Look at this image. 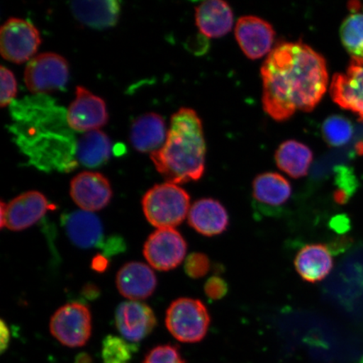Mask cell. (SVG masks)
I'll return each instance as SVG.
<instances>
[{
  "label": "cell",
  "instance_id": "ffe728a7",
  "mask_svg": "<svg viewBox=\"0 0 363 363\" xmlns=\"http://www.w3.org/2000/svg\"><path fill=\"white\" fill-rule=\"evenodd\" d=\"M295 269L306 282L325 279L333 270V258L324 244H308L301 248L294 260Z\"/></svg>",
  "mask_w": 363,
  "mask_h": 363
},
{
  "label": "cell",
  "instance_id": "e575fe53",
  "mask_svg": "<svg viewBox=\"0 0 363 363\" xmlns=\"http://www.w3.org/2000/svg\"><path fill=\"white\" fill-rule=\"evenodd\" d=\"M84 292H86V297L89 298H94L99 294V290L94 285H87L84 289Z\"/></svg>",
  "mask_w": 363,
  "mask_h": 363
},
{
  "label": "cell",
  "instance_id": "d6a6232c",
  "mask_svg": "<svg viewBox=\"0 0 363 363\" xmlns=\"http://www.w3.org/2000/svg\"><path fill=\"white\" fill-rule=\"evenodd\" d=\"M10 330H9L6 322L2 320L1 323H0V352L1 353L7 350L9 344H10Z\"/></svg>",
  "mask_w": 363,
  "mask_h": 363
},
{
  "label": "cell",
  "instance_id": "5bb4252c",
  "mask_svg": "<svg viewBox=\"0 0 363 363\" xmlns=\"http://www.w3.org/2000/svg\"><path fill=\"white\" fill-rule=\"evenodd\" d=\"M51 208L45 195L29 191L19 195L6 204V226L13 231L29 228L38 222Z\"/></svg>",
  "mask_w": 363,
  "mask_h": 363
},
{
  "label": "cell",
  "instance_id": "2e32d148",
  "mask_svg": "<svg viewBox=\"0 0 363 363\" xmlns=\"http://www.w3.org/2000/svg\"><path fill=\"white\" fill-rule=\"evenodd\" d=\"M68 238L75 246L101 248L104 242L102 222L93 212L77 211L62 217Z\"/></svg>",
  "mask_w": 363,
  "mask_h": 363
},
{
  "label": "cell",
  "instance_id": "9c48e42d",
  "mask_svg": "<svg viewBox=\"0 0 363 363\" xmlns=\"http://www.w3.org/2000/svg\"><path fill=\"white\" fill-rule=\"evenodd\" d=\"M108 119L106 102L89 90L78 86L76 97L67 111V123L76 133H86L98 130Z\"/></svg>",
  "mask_w": 363,
  "mask_h": 363
},
{
  "label": "cell",
  "instance_id": "ac0fdd59",
  "mask_svg": "<svg viewBox=\"0 0 363 363\" xmlns=\"http://www.w3.org/2000/svg\"><path fill=\"white\" fill-rule=\"evenodd\" d=\"M195 20L201 33L211 38L229 33L233 26V12L229 4L221 0L203 2L195 9Z\"/></svg>",
  "mask_w": 363,
  "mask_h": 363
},
{
  "label": "cell",
  "instance_id": "277c9868",
  "mask_svg": "<svg viewBox=\"0 0 363 363\" xmlns=\"http://www.w3.org/2000/svg\"><path fill=\"white\" fill-rule=\"evenodd\" d=\"M165 322L175 339L184 343H196L206 337L211 315L199 299L180 298L167 308Z\"/></svg>",
  "mask_w": 363,
  "mask_h": 363
},
{
  "label": "cell",
  "instance_id": "f546056e",
  "mask_svg": "<svg viewBox=\"0 0 363 363\" xmlns=\"http://www.w3.org/2000/svg\"><path fill=\"white\" fill-rule=\"evenodd\" d=\"M0 78H1L0 106L4 108L10 106L13 101V99L16 97L17 82L15 74L4 66L0 68Z\"/></svg>",
  "mask_w": 363,
  "mask_h": 363
},
{
  "label": "cell",
  "instance_id": "d4e9b609",
  "mask_svg": "<svg viewBox=\"0 0 363 363\" xmlns=\"http://www.w3.org/2000/svg\"><path fill=\"white\" fill-rule=\"evenodd\" d=\"M340 36L352 57L363 59V13L349 15L340 26Z\"/></svg>",
  "mask_w": 363,
  "mask_h": 363
},
{
  "label": "cell",
  "instance_id": "8d00e7d4",
  "mask_svg": "<svg viewBox=\"0 0 363 363\" xmlns=\"http://www.w3.org/2000/svg\"><path fill=\"white\" fill-rule=\"evenodd\" d=\"M6 203L1 201V206H0V211H1V220H0V228L3 229L6 226Z\"/></svg>",
  "mask_w": 363,
  "mask_h": 363
},
{
  "label": "cell",
  "instance_id": "1f68e13d",
  "mask_svg": "<svg viewBox=\"0 0 363 363\" xmlns=\"http://www.w3.org/2000/svg\"><path fill=\"white\" fill-rule=\"evenodd\" d=\"M101 249L103 252V256L111 257L116 255L125 250V243L124 240L119 235H113L104 240Z\"/></svg>",
  "mask_w": 363,
  "mask_h": 363
},
{
  "label": "cell",
  "instance_id": "ba28073f",
  "mask_svg": "<svg viewBox=\"0 0 363 363\" xmlns=\"http://www.w3.org/2000/svg\"><path fill=\"white\" fill-rule=\"evenodd\" d=\"M187 243L174 228L157 229L144 245L143 254L150 266L159 271L176 269L184 261Z\"/></svg>",
  "mask_w": 363,
  "mask_h": 363
},
{
  "label": "cell",
  "instance_id": "4dcf8cb0",
  "mask_svg": "<svg viewBox=\"0 0 363 363\" xmlns=\"http://www.w3.org/2000/svg\"><path fill=\"white\" fill-rule=\"evenodd\" d=\"M229 286L225 280L219 276H212L204 284V293L213 301H219L228 293Z\"/></svg>",
  "mask_w": 363,
  "mask_h": 363
},
{
  "label": "cell",
  "instance_id": "52a82bcc",
  "mask_svg": "<svg viewBox=\"0 0 363 363\" xmlns=\"http://www.w3.org/2000/svg\"><path fill=\"white\" fill-rule=\"evenodd\" d=\"M69 67L65 57L57 53L45 52L34 57L27 65L24 81L33 94H44L65 87Z\"/></svg>",
  "mask_w": 363,
  "mask_h": 363
},
{
  "label": "cell",
  "instance_id": "836d02e7",
  "mask_svg": "<svg viewBox=\"0 0 363 363\" xmlns=\"http://www.w3.org/2000/svg\"><path fill=\"white\" fill-rule=\"evenodd\" d=\"M108 264V258L101 255L94 258L92 267L95 271L104 272L107 269Z\"/></svg>",
  "mask_w": 363,
  "mask_h": 363
},
{
  "label": "cell",
  "instance_id": "603a6c76",
  "mask_svg": "<svg viewBox=\"0 0 363 363\" xmlns=\"http://www.w3.org/2000/svg\"><path fill=\"white\" fill-rule=\"evenodd\" d=\"M252 194L257 202L277 207L289 201L292 194V187L284 176L277 172H265L254 179Z\"/></svg>",
  "mask_w": 363,
  "mask_h": 363
},
{
  "label": "cell",
  "instance_id": "8992f818",
  "mask_svg": "<svg viewBox=\"0 0 363 363\" xmlns=\"http://www.w3.org/2000/svg\"><path fill=\"white\" fill-rule=\"evenodd\" d=\"M50 331L66 347H84L92 333L89 308L79 303H71L58 308L50 321Z\"/></svg>",
  "mask_w": 363,
  "mask_h": 363
},
{
  "label": "cell",
  "instance_id": "4fadbf2b",
  "mask_svg": "<svg viewBox=\"0 0 363 363\" xmlns=\"http://www.w3.org/2000/svg\"><path fill=\"white\" fill-rule=\"evenodd\" d=\"M116 325L127 342H138L151 334L157 319L146 303L130 301L121 303L116 308Z\"/></svg>",
  "mask_w": 363,
  "mask_h": 363
},
{
  "label": "cell",
  "instance_id": "4316f807",
  "mask_svg": "<svg viewBox=\"0 0 363 363\" xmlns=\"http://www.w3.org/2000/svg\"><path fill=\"white\" fill-rule=\"evenodd\" d=\"M138 350L134 344L108 335L104 338L102 348L103 363H130L133 353Z\"/></svg>",
  "mask_w": 363,
  "mask_h": 363
},
{
  "label": "cell",
  "instance_id": "7a4b0ae2",
  "mask_svg": "<svg viewBox=\"0 0 363 363\" xmlns=\"http://www.w3.org/2000/svg\"><path fill=\"white\" fill-rule=\"evenodd\" d=\"M206 154L201 119L192 108H182L171 118L164 145L150 157L167 183L182 184L202 178Z\"/></svg>",
  "mask_w": 363,
  "mask_h": 363
},
{
  "label": "cell",
  "instance_id": "9a60e30c",
  "mask_svg": "<svg viewBox=\"0 0 363 363\" xmlns=\"http://www.w3.org/2000/svg\"><path fill=\"white\" fill-rule=\"evenodd\" d=\"M157 277L148 265L143 262L126 263L118 272L116 286L124 297L131 301L151 296L157 288Z\"/></svg>",
  "mask_w": 363,
  "mask_h": 363
},
{
  "label": "cell",
  "instance_id": "6da1fadb",
  "mask_svg": "<svg viewBox=\"0 0 363 363\" xmlns=\"http://www.w3.org/2000/svg\"><path fill=\"white\" fill-rule=\"evenodd\" d=\"M261 74L263 108L277 121L288 120L296 111L314 110L328 87L325 58L301 42L277 45Z\"/></svg>",
  "mask_w": 363,
  "mask_h": 363
},
{
  "label": "cell",
  "instance_id": "d590c367",
  "mask_svg": "<svg viewBox=\"0 0 363 363\" xmlns=\"http://www.w3.org/2000/svg\"><path fill=\"white\" fill-rule=\"evenodd\" d=\"M74 363H93V360L89 354L82 352L76 357Z\"/></svg>",
  "mask_w": 363,
  "mask_h": 363
},
{
  "label": "cell",
  "instance_id": "5b68a950",
  "mask_svg": "<svg viewBox=\"0 0 363 363\" xmlns=\"http://www.w3.org/2000/svg\"><path fill=\"white\" fill-rule=\"evenodd\" d=\"M42 39L36 27L20 18H11L0 30V52L6 60L21 65L38 52Z\"/></svg>",
  "mask_w": 363,
  "mask_h": 363
},
{
  "label": "cell",
  "instance_id": "e0dca14e",
  "mask_svg": "<svg viewBox=\"0 0 363 363\" xmlns=\"http://www.w3.org/2000/svg\"><path fill=\"white\" fill-rule=\"evenodd\" d=\"M189 224L206 237L220 235L228 228L229 216L220 202L214 199H201L189 212Z\"/></svg>",
  "mask_w": 363,
  "mask_h": 363
},
{
  "label": "cell",
  "instance_id": "484cf974",
  "mask_svg": "<svg viewBox=\"0 0 363 363\" xmlns=\"http://www.w3.org/2000/svg\"><path fill=\"white\" fill-rule=\"evenodd\" d=\"M322 133L330 147H342L352 138L353 126L346 117L334 115L325 121Z\"/></svg>",
  "mask_w": 363,
  "mask_h": 363
},
{
  "label": "cell",
  "instance_id": "7402d4cb",
  "mask_svg": "<svg viewBox=\"0 0 363 363\" xmlns=\"http://www.w3.org/2000/svg\"><path fill=\"white\" fill-rule=\"evenodd\" d=\"M111 153V140L101 130L82 134L77 143V162L89 169L104 165L110 158Z\"/></svg>",
  "mask_w": 363,
  "mask_h": 363
},
{
  "label": "cell",
  "instance_id": "7c38bea8",
  "mask_svg": "<svg viewBox=\"0 0 363 363\" xmlns=\"http://www.w3.org/2000/svg\"><path fill=\"white\" fill-rule=\"evenodd\" d=\"M274 38L272 26L259 17H240L235 26V38L245 55L252 60L270 53Z\"/></svg>",
  "mask_w": 363,
  "mask_h": 363
},
{
  "label": "cell",
  "instance_id": "8fae6325",
  "mask_svg": "<svg viewBox=\"0 0 363 363\" xmlns=\"http://www.w3.org/2000/svg\"><path fill=\"white\" fill-rule=\"evenodd\" d=\"M70 194L72 201L83 211L94 212L108 206L113 192L110 181L103 174L84 171L72 179Z\"/></svg>",
  "mask_w": 363,
  "mask_h": 363
},
{
  "label": "cell",
  "instance_id": "d6986e66",
  "mask_svg": "<svg viewBox=\"0 0 363 363\" xmlns=\"http://www.w3.org/2000/svg\"><path fill=\"white\" fill-rule=\"evenodd\" d=\"M167 133L164 119L158 113H148L131 125L130 143L136 151L152 154L164 145Z\"/></svg>",
  "mask_w": 363,
  "mask_h": 363
},
{
  "label": "cell",
  "instance_id": "44dd1931",
  "mask_svg": "<svg viewBox=\"0 0 363 363\" xmlns=\"http://www.w3.org/2000/svg\"><path fill=\"white\" fill-rule=\"evenodd\" d=\"M71 9L80 22L98 29L115 26L121 12L118 1H77L71 4Z\"/></svg>",
  "mask_w": 363,
  "mask_h": 363
},
{
  "label": "cell",
  "instance_id": "83f0119b",
  "mask_svg": "<svg viewBox=\"0 0 363 363\" xmlns=\"http://www.w3.org/2000/svg\"><path fill=\"white\" fill-rule=\"evenodd\" d=\"M143 363H185V361L175 346L162 345L153 348Z\"/></svg>",
  "mask_w": 363,
  "mask_h": 363
},
{
  "label": "cell",
  "instance_id": "3957f363",
  "mask_svg": "<svg viewBox=\"0 0 363 363\" xmlns=\"http://www.w3.org/2000/svg\"><path fill=\"white\" fill-rule=\"evenodd\" d=\"M143 208L150 224L158 229L174 228L188 215L190 196L178 184H157L144 195Z\"/></svg>",
  "mask_w": 363,
  "mask_h": 363
},
{
  "label": "cell",
  "instance_id": "cb8c5ba5",
  "mask_svg": "<svg viewBox=\"0 0 363 363\" xmlns=\"http://www.w3.org/2000/svg\"><path fill=\"white\" fill-rule=\"evenodd\" d=\"M276 163L279 169L294 179L308 174L313 160V152L306 145L297 140H287L277 150Z\"/></svg>",
  "mask_w": 363,
  "mask_h": 363
},
{
  "label": "cell",
  "instance_id": "f1b7e54d",
  "mask_svg": "<svg viewBox=\"0 0 363 363\" xmlns=\"http://www.w3.org/2000/svg\"><path fill=\"white\" fill-rule=\"evenodd\" d=\"M211 269V261L206 254L194 252L185 261L184 270L189 278L199 279L206 276Z\"/></svg>",
  "mask_w": 363,
  "mask_h": 363
},
{
  "label": "cell",
  "instance_id": "30bf717a",
  "mask_svg": "<svg viewBox=\"0 0 363 363\" xmlns=\"http://www.w3.org/2000/svg\"><path fill=\"white\" fill-rule=\"evenodd\" d=\"M330 92L335 104L363 122V59L352 57L346 72L333 76Z\"/></svg>",
  "mask_w": 363,
  "mask_h": 363
}]
</instances>
